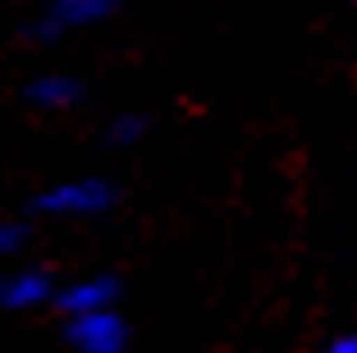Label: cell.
Returning a JSON list of instances; mask_svg holds the SVG:
<instances>
[{
    "label": "cell",
    "instance_id": "1",
    "mask_svg": "<svg viewBox=\"0 0 357 353\" xmlns=\"http://www.w3.org/2000/svg\"><path fill=\"white\" fill-rule=\"evenodd\" d=\"M110 202H115V188L105 179L83 175V179H64V184L46 188L37 207L46 216H101V211H110Z\"/></svg>",
    "mask_w": 357,
    "mask_h": 353
},
{
    "label": "cell",
    "instance_id": "2",
    "mask_svg": "<svg viewBox=\"0 0 357 353\" xmlns=\"http://www.w3.org/2000/svg\"><path fill=\"white\" fill-rule=\"evenodd\" d=\"M64 340H69L74 353H124L128 326L115 308H101V312L69 317V322H64Z\"/></svg>",
    "mask_w": 357,
    "mask_h": 353
},
{
    "label": "cell",
    "instance_id": "6",
    "mask_svg": "<svg viewBox=\"0 0 357 353\" xmlns=\"http://www.w3.org/2000/svg\"><path fill=\"white\" fill-rule=\"evenodd\" d=\"M78 96H83V87H78V78H69V73H42V78L28 83V101L42 106V110H69Z\"/></svg>",
    "mask_w": 357,
    "mask_h": 353
},
{
    "label": "cell",
    "instance_id": "8",
    "mask_svg": "<svg viewBox=\"0 0 357 353\" xmlns=\"http://www.w3.org/2000/svg\"><path fill=\"white\" fill-rule=\"evenodd\" d=\"M23 239H28V229H23L19 220H10V225L0 229V248H5V252H19V248H23Z\"/></svg>",
    "mask_w": 357,
    "mask_h": 353
},
{
    "label": "cell",
    "instance_id": "5",
    "mask_svg": "<svg viewBox=\"0 0 357 353\" xmlns=\"http://www.w3.org/2000/svg\"><path fill=\"white\" fill-rule=\"evenodd\" d=\"M110 10H115V0H51V10H46V32L87 28V23H101Z\"/></svg>",
    "mask_w": 357,
    "mask_h": 353
},
{
    "label": "cell",
    "instance_id": "4",
    "mask_svg": "<svg viewBox=\"0 0 357 353\" xmlns=\"http://www.w3.org/2000/svg\"><path fill=\"white\" fill-rule=\"evenodd\" d=\"M64 317H83V312H101V308H115V280L110 275H87V280L64 284L60 298Z\"/></svg>",
    "mask_w": 357,
    "mask_h": 353
},
{
    "label": "cell",
    "instance_id": "9",
    "mask_svg": "<svg viewBox=\"0 0 357 353\" xmlns=\"http://www.w3.org/2000/svg\"><path fill=\"white\" fill-rule=\"evenodd\" d=\"M321 353H357V335H339V340H330Z\"/></svg>",
    "mask_w": 357,
    "mask_h": 353
},
{
    "label": "cell",
    "instance_id": "7",
    "mask_svg": "<svg viewBox=\"0 0 357 353\" xmlns=\"http://www.w3.org/2000/svg\"><path fill=\"white\" fill-rule=\"evenodd\" d=\"M137 134H142V120H137V115H124V120L110 124V138H115V143H133Z\"/></svg>",
    "mask_w": 357,
    "mask_h": 353
},
{
    "label": "cell",
    "instance_id": "3",
    "mask_svg": "<svg viewBox=\"0 0 357 353\" xmlns=\"http://www.w3.org/2000/svg\"><path fill=\"white\" fill-rule=\"evenodd\" d=\"M0 294H5V308H14V312H37L42 303L60 298V289L51 284V275H46L42 266H19V271H10Z\"/></svg>",
    "mask_w": 357,
    "mask_h": 353
}]
</instances>
